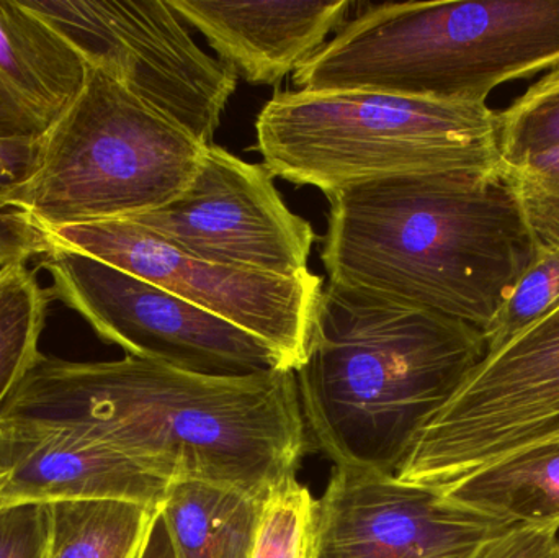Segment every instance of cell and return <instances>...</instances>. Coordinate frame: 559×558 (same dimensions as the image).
Returning a JSON list of instances; mask_svg holds the SVG:
<instances>
[{
	"label": "cell",
	"instance_id": "obj_1",
	"mask_svg": "<svg viewBox=\"0 0 559 558\" xmlns=\"http://www.w3.org/2000/svg\"><path fill=\"white\" fill-rule=\"evenodd\" d=\"M71 429L169 482L218 485L264 501L296 477L306 423L293 370L242 379L127 356H39L0 408V426Z\"/></svg>",
	"mask_w": 559,
	"mask_h": 558
},
{
	"label": "cell",
	"instance_id": "obj_2",
	"mask_svg": "<svg viewBox=\"0 0 559 558\" xmlns=\"http://www.w3.org/2000/svg\"><path fill=\"white\" fill-rule=\"evenodd\" d=\"M328 200L331 284L481 333L538 251L506 169L381 180Z\"/></svg>",
	"mask_w": 559,
	"mask_h": 558
},
{
	"label": "cell",
	"instance_id": "obj_3",
	"mask_svg": "<svg viewBox=\"0 0 559 558\" xmlns=\"http://www.w3.org/2000/svg\"><path fill=\"white\" fill-rule=\"evenodd\" d=\"M485 356L463 321L329 282L295 370L302 418L337 467L394 475Z\"/></svg>",
	"mask_w": 559,
	"mask_h": 558
},
{
	"label": "cell",
	"instance_id": "obj_4",
	"mask_svg": "<svg viewBox=\"0 0 559 558\" xmlns=\"http://www.w3.org/2000/svg\"><path fill=\"white\" fill-rule=\"evenodd\" d=\"M558 66L559 0L386 2L347 20L293 82L486 104L498 85Z\"/></svg>",
	"mask_w": 559,
	"mask_h": 558
},
{
	"label": "cell",
	"instance_id": "obj_5",
	"mask_svg": "<svg viewBox=\"0 0 559 558\" xmlns=\"http://www.w3.org/2000/svg\"><path fill=\"white\" fill-rule=\"evenodd\" d=\"M499 128L486 104L285 91L258 115L255 150L274 177L328 197L381 180L504 169Z\"/></svg>",
	"mask_w": 559,
	"mask_h": 558
},
{
	"label": "cell",
	"instance_id": "obj_6",
	"mask_svg": "<svg viewBox=\"0 0 559 558\" xmlns=\"http://www.w3.org/2000/svg\"><path fill=\"white\" fill-rule=\"evenodd\" d=\"M206 147L87 64L84 87L39 140L32 176L0 203L19 210L43 235L143 215L186 192Z\"/></svg>",
	"mask_w": 559,
	"mask_h": 558
},
{
	"label": "cell",
	"instance_id": "obj_7",
	"mask_svg": "<svg viewBox=\"0 0 559 558\" xmlns=\"http://www.w3.org/2000/svg\"><path fill=\"white\" fill-rule=\"evenodd\" d=\"M559 425V305L485 359L430 418L394 477L443 490Z\"/></svg>",
	"mask_w": 559,
	"mask_h": 558
},
{
	"label": "cell",
	"instance_id": "obj_8",
	"mask_svg": "<svg viewBox=\"0 0 559 558\" xmlns=\"http://www.w3.org/2000/svg\"><path fill=\"white\" fill-rule=\"evenodd\" d=\"M25 3L88 66L107 72L144 104L213 146L238 74L193 41L167 0Z\"/></svg>",
	"mask_w": 559,
	"mask_h": 558
},
{
	"label": "cell",
	"instance_id": "obj_9",
	"mask_svg": "<svg viewBox=\"0 0 559 558\" xmlns=\"http://www.w3.org/2000/svg\"><path fill=\"white\" fill-rule=\"evenodd\" d=\"M39 268L51 275L52 298L128 356L216 379L286 370L254 334L114 265L49 248L39 256Z\"/></svg>",
	"mask_w": 559,
	"mask_h": 558
},
{
	"label": "cell",
	"instance_id": "obj_10",
	"mask_svg": "<svg viewBox=\"0 0 559 558\" xmlns=\"http://www.w3.org/2000/svg\"><path fill=\"white\" fill-rule=\"evenodd\" d=\"M46 238L49 248L114 265L254 334L286 370L295 372L305 360L324 290L312 272L288 278L203 261L128 218L64 226Z\"/></svg>",
	"mask_w": 559,
	"mask_h": 558
},
{
	"label": "cell",
	"instance_id": "obj_11",
	"mask_svg": "<svg viewBox=\"0 0 559 558\" xmlns=\"http://www.w3.org/2000/svg\"><path fill=\"white\" fill-rule=\"evenodd\" d=\"M274 179L264 164L246 163L213 144L182 195L128 219L203 261L302 277L316 233L286 206Z\"/></svg>",
	"mask_w": 559,
	"mask_h": 558
},
{
	"label": "cell",
	"instance_id": "obj_12",
	"mask_svg": "<svg viewBox=\"0 0 559 558\" xmlns=\"http://www.w3.org/2000/svg\"><path fill=\"white\" fill-rule=\"evenodd\" d=\"M509 527L433 488L335 467L318 501L316 558H476Z\"/></svg>",
	"mask_w": 559,
	"mask_h": 558
},
{
	"label": "cell",
	"instance_id": "obj_13",
	"mask_svg": "<svg viewBox=\"0 0 559 558\" xmlns=\"http://www.w3.org/2000/svg\"><path fill=\"white\" fill-rule=\"evenodd\" d=\"M0 507L118 500L159 510L169 482L71 429L0 426Z\"/></svg>",
	"mask_w": 559,
	"mask_h": 558
},
{
	"label": "cell",
	"instance_id": "obj_14",
	"mask_svg": "<svg viewBox=\"0 0 559 558\" xmlns=\"http://www.w3.org/2000/svg\"><path fill=\"white\" fill-rule=\"evenodd\" d=\"M199 29L219 59L252 85H275L295 74L329 35L347 22L352 2H206L167 0Z\"/></svg>",
	"mask_w": 559,
	"mask_h": 558
},
{
	"label": "cell",
	"instance_id": "obj_15",
	"mask_svg": "<svg viewBox=\"0 0 559 558\" xmlns=\"http://www.w3.org/2000/svg\"><path fill=\"white\" fill-rule=\"evenodd\" d=\"M87 62L25 0H0V140H39L85 84Z\"/></svg>",
	"mask_w": 559,
	"mask_h": 558
},
{
	"label": "cell",
	"instance_id": "obj_16",
	"mask_svg": "<svg viewBox=\"0 0 559 558\" xmlns=\"http://www.w3.org/2000/svg\"><path fill=\"white\" fill-rule=\"evenodd\" d=\"M440 491L459 507L512 526L559 527V439L524 446Z\"/></svg>",
	"mask_w": 559,
	"mask_h": 558
},
{
	"label": "cell",
	"instance_id": "obj_17",
	"mask_svg": "<svg viewBox=\"0 0 559 558\" xmlns=\"http://www.w3.org/2000/svg\"><path fill=\"white\" fill-rule=\"evenodd\" d=\"M262 501L205 482H173L159 507L176 558H251Z\"/></svg>",
	"mask_w": 559,
	"mask_h": 558
},
{
	"label": "cell",
	"instance_id": "obj_18",
	"mask_svg": "<svg viewBox=\"0 0 559 558\" xmlns=\"http://www.w3.org/2000/svg\"><path fill=\"white\" fill-rule=\"evenodd\" d=\"M157 511L118 500L51 503L48 558H138Z\"/></svg>",
	"mask_w": 559,
	"mask_h": 558
},
{
	"label": "cell",
	"instance_id": "obj_19",
	"mask_svg": "<svg viewBox=\"0 0 559 558\" xmlns=\"http://www.w3.org/2000/svg\"><path fill=\"white\" fill-rule=\"evenodd\" d=\"M51 292L26 264L0 269V408L39 359Z\"/></svg>",
	"mask_w": 559,
	"mask_h": 558
},
{
	"label": "cell",
	"instance_id": "obj_20",
	"mask_svg": "<svg viewBox=\"0 0 559 558\" xmlns=\"http://www.w3.org/2000/svg\"><path fill=\"white\" fill-rule=\"evenodd\" d=\"M318 500L295 478L283 482L262 501L251 558H316Z\"/></svg>",
	"mask_w": 559,
	"mask_h": 558
},
{
	"label": "cell",
	"instance_id": "obj_21",
	"mask_svg": "<svg viewBox=\"0 0 559 558\" xmlns=\"http://www.w3.org/2000/svg\"><path fill=\"white\" fill-rule=\"evenodd\" d=\"M559 305V249L538 248L534 261L483 331L486 356L498 353Z\"/></svg>",
	"mask_w": 559,
	"mask_h": 558
},
{
	"label": "cell",
	"instance_id": "obj_22",
	"mask_svg": "<svg viewBox=\"0 0 559 558\" xmlns=\"http://www.w3.org/2000/svg\"><path fill=\"white\" fill-rule=\"evenodd\" d=\"M502 166L559 144V66L535 82L508 110L499 111Z\"/></svg>",
	"mask_w": 559,
	"mask_h": 558
},
{
	"label": "cell",
	"instance_id": "obj_23",
	"mask_svg": "<svg viewBox=\"0 0 559 558\" xmlns=\"http://www.w3.org/2000/svg\"><path fill=\"white\" fill-rule=\"evenodd\" d=\"M39 140H0V197L32 176L38 161ZM48 251L46 235L19 210L0 203V269L26 264L28 259Z\"/></svg>",
	"mask_w": 559,
	"mask_h": 558
},
{
	"label": "cell",
	"instance_id": "obj_24",
	"mask_svg": "<svg viewBox=\"0 0 559 558\" xmlns=\"http://www.w3.org/2000/svg\"><path fill=\"white\" fill-rule=\"evenodd\" d=\"M542 249H559V144L504 166Z\"/></svg>",
	"mask_w": 559,
	"mask_h": 558
},
{
	"label": "cell",
	"instance_id": "obj_25",
	"mask_svg": "<svg viewBox=\"0 0 559 558\" xmlns=\"http://www.w3.org/2000/svg\"><path fill=\"white\" fill-rule=\"evenodd\" d=\"M49 504L0 507V558H48Z\"/></svg>",
	"mask_w": 559,
	"mask_h": 558
},
{
	"label": "cell",
	"instance_id": "obj_26",
	"mask_svg": "<svg viewBox=\"0 0 559 558\" xmlns=\"http://www.w3.org/2000/svg\"><path fill=\"white\" fill-rule=\"evenodd\" d=\"M559 527L515 524L489 543L476 558H550Z\"/></svg>",
	"mask_w": 559,
	"mask_h": 558
},
{
	"label": "cell",
	"instance_id": "obj_27",
	"mask_svg": "<svg viewBox=\"0 0 559 558\" xmlns=\"http://www.w3.org/2000/svg\"><path fill=\"white\" fill-rule=\"evenodd\" d=\"M138 558H176L166 523H164L159 511L154 517L150 533H147L143 549H141L140 557Z\"/></svg>",
	"mask_w": 559,
	"mask_h": 558
},
{
	"label": "cell",
	"instance_id": "obj_28",
	"mask_svg": "<svg viewBox=\"0 0 559 558\" xmlns=\"http://www.w3.org/2000/svg\"><path fill=\"white\" fill-rule=\"evenodd\" d=\"M548 439H559V425L555 426L550 431L545 432V435H542L540 438H537L532 442L548 441ZM532 442H528V444H532Z\"/></svg>",
	"mask_w": 559,
	"mask_h": 558
},
{
	"label": "cell",
	"instance_id": "obj_29",
	"mask_svg": "<svg viewBox=\"0 0 559 558\" xmlns=\"http://www.w3.org/2000/svg\"><path fill=\"white\" fill-rule=\"evenodd\" d=\"M7 484V474L0 468V495H2L3 488H5Z\"/></svg>",
	"mask_w": 559,
	"mask_h": 558
},
{
	"label": "cell",
	"instance_id": "obj_30",
	"mask_svg": "<svg viewBox=\"0 0 559 558\" xmlns=\"http://www.w3.org/2000/svg\"><path fill=\"white\" fill-rule=\"evenodd\" d=\"M550 558H559V543L558 546L555 547L554 554H551Z\"/></svg>",
	"mask_w": 559,
	"mask_h": 558
}]
</instances>
